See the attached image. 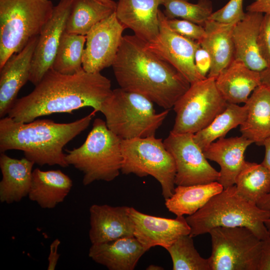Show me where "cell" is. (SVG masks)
Returning a JSON list of instances; mask_svg holds the SVG:
<instances>
[{
    "mask_svg": "<svg viewBox=\"0 0 270 270\" xmlns=\"http://www.w3.org/2000/svg\"><path fill=\"white\" fill-rule=\"evenodd\" d=\"M112 67L120 88L140 94L164 110L173 108L190 85L135 35L123 36Z\"/></svg>",
    "mask_w": 270,
    "mask_h": 270,
    "instance_id": "2",
    "label": "cell"
},
{
    "mask_svg": "<svg viewBox=\"0 0 270 270\" xmlns=\"http://www.w3.org/2000/svg\"><path fill=\"white\" fill-rule=\"evenodd\" d=\"M115 10L98 0H72L65 32L86 36L95 24L110 16Z\"/></svg>",
    "mask_w": 270,
    "mask_h": 270,
    "instance_id": "28",
    "label": "cell"
},
{
    "mask_svg": "<svg viewBox=\"0 0 270 270\" xmlns=\"http://www.w3.org/2000/svg\"><path fill=\"white\" fill-rule=\"evenodd\" d=\"M246 118L240 126L242 136L258 146L270 136V89L261 84L245 103Z\"/></svg>",
    "mask_w": 270,
    "mask_h": 270,
    "instance_id": "25",
    "label": "cell"
},
{
    "mask_svg": "<svg viewBox=\"0 0 270 270\" xmlns=\"http://www.w3.org/2000/svg\"><path fill=\"white\" fill-rule=\"evenodd\" d=\"M101 2L111 6L114 8H116V3L112 0H98Z\"/></svg>",
    "mask_w": 270,
    "mask_h": 270,
    "instance_id": "44",
    "label": "cell"
},
{
    "mask_svg": "<svg viewBox=\"0 0 270 270\" xmlns=\"http://www.w3.org/2000/svg\"><path fill=\"white\" fill-rule=\"evenodd\" d=\"M246 114L244 106L228 103L225 110L205 128L194 134L196 143L202 150L216 139L224 138L231 130L240 126Z\"/></svg>",
    "mask_w": 270,
    "mask_h": 270,
    "instance_id": "30",
    "label": "cell"
},
{
    "mask_svg": "<svg viewBox=\"0 0 270 270\" xmlns=\"http://www.w3.org/2000/svg\"><path fill=\"white\" fill-rule=\"evenodd\" d=\"M190 234L178 238L166 250L172 262L173 270H210L208 258H202Z\"/></svg>",
    "mask_w": 270,
    "mask_h": 270,
    "instance_id": "32",
    "label": "cell"
},
{
    "mask_svg": "<svg viewBox=\"0 0 270 270\" xmlns=\"http://www.w3.org/2000/svg\"><path fill=\"white\" fill-rule=\"evenodd\" d=\"M165 8L164 14L168 18H181L204 26L212 12L210 0H199L197 4L188 0H161Z\"/></svg>",
    "mask_w": 270,
    "mask_h": 270,
    "instance_id": "33",
    "label": "cell"
},
{
    "mask_svg": "<svg viewBox=\"0 0 270 270\" xmlns=\"http://www.w3.org/2000/svg\"><path fill=\"white\" fill-rule=\"evenodd\" d=\"M126 28L118 20L115 12L95 24L86 34L82 64L84 71L100 72L112 66Z\"/></svg>",
    "mask_w": 270,
    "mask_h": 270,
    "instance_id": "13",
    "label": "cell"
},
{
    "mask_svg": "<svg viewBox=\"0 0 270 270\" xmlns=\"http://www.w3.org/2000/svg\"><path fill=\"white\" fill-rule=\"evenodd\" d=\"M234 184L242 197L256 205L262 197L270 192V171L262 163L246 160Z\"/></svg>",
    "mask_w": 270,
    "mask_h": 270,
    "instance_id": "29",
    "label": "cell"
},
{
    "mask_svg": "<svg viewBox=\"0 0 270 270\" xmlns=\"http://www.w3.org/2000/svg\"><path fill=\"white\" fill-rule=\"evenodd\" d=\"M253 142L241 136L222 138L203 150L206 158L219 164L220 170L218 182L224 188L234 185L236 178L244 160V152Z\"/></svg>",
    "mask_w": 270,
    "mask_h": 270,
    "instance_id": "19",
    "label": "cell"
},
{
    "mask_svg": "<svg viewBox=\"0 0 270 270\" xmlns=\"http://www.w3.org/2000/svg\"><path fill=\"white\" fill-rule=\"evenodd\" d=\"M227 104L214 78L192 83L173 107L176 116L171 132L194 134L206 127Z\"/></svg>",
    "mask_w": 270,
    "mask_h": 270,
    "instance_id": "10",
    "label": "cell"
},
{
    "mask_svg": "<svg viewBox=\"0 0 270 270\" xmlns=\"http://www.w3.org/2000/svg\"><path fill=\"white\" fill-rule=\"evenodd\" d=\"M258 270H270V235L262 240V248Z\"/></svg>",
    "mask_w": 270,
    "mask_h": 270,
    "instance_id": "38",
    "label": "cell"
},
{
    "mask_svg": "<svg viewBox=\"0 0 270 270\" xmlns=\"http://www.w3.org/2000/svg\"><path fill=\"white\" fill-rule=\"evenodd\" d=\"M146 252L134 236H130L92 244L88 256L110 270H133Z\"/></svg>",
    "mask_w": 270,
    "mask_h": 270,
    "instance_id": "20",
    "label": "cell"
},
{
    "mask_svg": "<svg viewBox=\"0 0 270 270\" xmlns=\"http://www.w3.org/2000/svg\"><path fill=\"white\" fill-rule=\"evenodd\" d=\"M244 0H230L222 8L214 12L208 20L224 24H236L244 16Z\"/></svg>",
    "mask_w": 270,
    "mask_h": 270,
    "instance_id": "34",
    "label": "cell"
},
{
    "mask_svg": "<svg viewBox=\"0 0 270 270\" xmlns=\"http://www.w3.org/2000/svg\"><path fill=\"white\" fill-rule=\"evenodd\" d=\"M247 12L270 14V0H254L246 8Z\"/></svg>",
    "mask_w": 270,
    "mask_h": 270,
    "instance_id": "40",
    "label": "cell"
},
{
    "mask_svg": "<svg viewBox=\"0 0 270 270\" xmlns=\"http://www.w3.org/2000/svg\"><path fill=\"white\" fill-rule=\"evenodd\" d=\"M162 268L158 266H156L154 265H150L147 268V270H162V268Z\"/></svg>",
    "mask_w": 270,
    "mask_h": 270,
    "instance_id": "45",
    "label": "cell"
},
{
    "mask_svg": "<svg viewBox=\"0 0 270 270\" xmlns=\"http://www.w3.org/2000/svg\"><path fill=\"white\" fill-rule=\"evenodd\" d=\"M209 234L210 270H258L262 240L244 226H218Z\"/></svg>",
    "mask_w": 270,
    "mask_h": 270,
    "instance_id": "9",
    "label": "cell"
},
{
    "mask_svg": "<svg viewBox=\"0 0 270 270\" xmlns=\"http://www.w3.org/2000/svg\"><path fill=\"white\" fill-rule=\"evenodd\" d=\"M161 0H118L116 18L144 42L154 40L159 33L158 6Z\"/></svg>",
    "mask_w": 270,
    "mask_h": 270,
    "instance_id": "18",
    "label": "cell"
},
{
    "mask_svg": "<svg viewBox=\"0 0 270 270\" xmlns=\"http://www.w3.org/2000/svg\"><path fill=\"white\" fill-rule=\"evenodd\" d=\"M86 36L64 32L52 68L64 74H74L82 70V59Z\"/></svg>",
    "mask_w": 270,
    "mask_h": 270,
    "instance_id": "31",
    "label": "cell"
},
{
    "mask_svg": "<svg viewBox=\"0 0 270 270\" xmlns=\"http://www.w3.org/2000/svg\"><path fill=\"white\" fill-rule=\"evenodd\" d=\"M194 64L198 72L204 77H207L212 66V58L208 52L200 44L195 52Z\"/></svg>",
    "mask_w": 270,
    "mask_h": 270,
    "instance_id": "37",
    "label": "cell"
},
{
    "mask_svg": "<svg viewBox=\"0 0 270 270\" xmlns=\"http://www.w3.org/2000/svg\"><path fill=\"white\" fill-rule=\"evenodd\" d=\"M256 206L262 210L270 211V192L262 197L257 202ZM265 225L270 234V218L266 220Z\"/></svg>",
    "mask_w": 270,
    "mask_h": 270,
    "instance_id": "41",
    "label": "cell"
},
{
    "mask_svg": "<svg viewBox=\"0 0 270 270\" xmlns=\"http://www.w3.org/2000/svg\"><path fill=\"white\" fill-rule=\"evenodd\" d=\"M38 37L32 38L19 52L0 68V116L8 114L20 89L29 80L31 63Z\"/></svg>",
    "mask_w": 270,
    "mask_h": 270,
    "instance_id": "16",
    "label": "cell"
},
{
    "mask_svg": "<svg viewBox=\"0 0 270 270\" xmlns=\"http://www.w3.org/2000/svg\"><path fill=\"white\" fill-rule=\"evenodd\" d=\"M128 212L134 223V236L146 252L158 246L166 249L182 236L190 234V228L184 216L158 217L132 207H128Z\"/></svg>",
    "mask_w": 270,
    "mask_h": 270,
    "instance_id": "15",
    "label": "cell"
},
{
    "mask_svg": "<svg viewBox=\"0 0 270 270\" xmlns=\"http://www.w3.org/2000/svg\"><path fill=\"white\" fill-rule=\"evenodd\" d=\"M264 14L247 12L236 22L232 30L234 59L242 62L250 69L260 72L268 64L260 53L258 38Z\"/></svg>",
    "mask_w": 270,
    "mask_h": 270,
    "instance_id": "21",
    "label": "cell"
},
{
    "mask_svg": "<svg viewBox=\"0 0 270 270\" xmlns=\"http://www.w3.org/2000/svg\"><path fill=\"white\" fill-rule=\"evenodd\" d=\"M166 20L172 30L186 38L200 42L206 36L204 27L190 21L167 18Z\"/></svg>",
    "mask_w": 270,
    "mask_h": 270,
    "instance_id": "35",
    "label": "cell"
},
{
    "mask_svg": "<svg viewBox=\"0 0 270 270\" xmlns=\"http://www.w3.org/2000/svg\"><path fill=\"white\" fill-rule=\"evenodd\" d=\"M34 163L26 158H12L4 152L0 156L2 178L0 182V201L10 204L28 196Z\"/></svg>",
    "mask_w": 270,
    "mask_h": 270,
    "instance_id": "23",
    "label": "cell"
},
{
    "mask_svg": "<svg viewBox=\"0 0 270 270\" xmlns=\"http://www.w3.org/2000/svg\"><path fill=\"white\" fill-rule=\"evenodd\" d=\"M235 24H224L208 20L204 27L206 36L200 45L210 54L212 66L207 76L216 79L234 59L232 30Z\"/></svg>",
    "mask_w": 270,
    "mask_h": 270,
    "instance_id": "24",
    "label": "cell"
},
{
    "mask_svg": "<svg viewBox=\"0 0 270 270\" xmlns=\"http://www.w3.org/2000/svg\"><path fill=\"white\" fill-rule=\"evenodd\" d=\"M258 44L260 56L268 64H270V14H266L261 22Z\"/></svg>",
    "mask_w": 270,
    "mask_h": 270,
    "instance_id": "36",
    "label": "cell"
},
{
    "mask_svg": "<svg viewBox=\"0 0 270 270\" xmlns=\"http://www.w3.org/2000/svg\"><path fill=\"white\" fill-rule=\"evenodd\" d=\"M262 84L270 89V64L260 72Z\"/></svg>",
    "mask_w": 270,
    "mask_h": 270,
    "instance_id": "43",
    "label": "cell"
},
{
    "mask_svg": "<svg viewBox=\"0 0 270 270\" xmlns=\"http://www.w3.org/2000/svg\"><path fill=\"white\" fill-rule=\"evenodd\" d=\"M164 143L175 162L176 185L206 184L218 180L219 172L208 163L202 150L194 142V134L170 131Z\"/></svg>",
    "mask_w": 270,
    "mask_h": 270,
    "instance_id": "11",
    "label": "cell"
},
{
    "mask_svg": "<svg viewBox=\"0 0 270 270\" xmlns=\"http://www.w3.org/2000/svg\"><path fill=\"white\" fill-rule=\"evenodd\" d=\"M216 88L228 103H246L254 90L262 84L260 72L234 59L215 79Z\"/></svg>",
    "mask_w": 270,
    "mask_h": 270,
    "instance_id": "22",
    "label": "cell"
},
{
    "mask_svg": "<svg viewBox=\"0 0 270 270\" xmlns=\"http://www.w3.org/2000/svg\"><path fill=\"white\" fill-rule=\"evenodd\" d=\"M96 112L69 123L48 120L16 122L8 116L0 120V151H22L28 160L40 166L69 165L64 147L89 126Z\"/></svg>",
    "mask_w": 270,
    "mask_h": 270,
    "instance_id": "3",
    "label": "cell"
},
{
    "mask_svg": "<svg viewBox=\"0 0 270 270\" xmlns=\"http://www.w3.org/2000/svg\"><path fill=\"white\" fill-rule=\"evenodd\" d=\"M72 186L70 178L60 170L32 171L29 199L42 208H53L62 202Z\"/></svg>",
    "mask_w": 270,
    "mask_h": 270,
    "instance_id": "26",
    "label": "cell"
},
{
    "mask_svg": "<svg viewBox=\"0 0 270 270\" xmlns=\"http://www.w3.org/2000/svg\"><path fill=\"white\" fill-rule=\"evenodd\" d=\"M269 218L270 211L246 200L238 194L234 184L224 188L186 218L192 237L209 233L218 226H244L264 240L270 235L265 225Z\"/></svg>",
    "mask_w": 270,
    "mask_h": 270,
    "instance_id": "4",
    "label": "cell"
},
{
    "mask_svg": "<svg viewBox=\"0 0 270 270\" xmlns=\"http://www.w3.org/2000/svg\"><path fill=\"white\" fill-rule=\"evenodd\" d=\"M121 142L106 121L96 118L85 142L78 148L68 150L66 160L83 173L84 186L96 180L111 182L121 172Z\"/></svg>",
    "mask_w": 270,
    "mask_h": 270,
    "instance_id": "5",
    "label": "cell"
},
{
    "mask_svg": "<svg viewBox=\"0 0 270 270\" xmlns=\"http://www.w3.org/2000/svg\"><path fill=\"white\" fill-rule=\"evenodd\" d=\"M128 206L94 204L90 211L89 238L92 244L134 236V223Z\"/></svg>",
    "mask_w": 270,
    "mask_h": 270,
    "instance_id": "17",
    "label": "cell"
},
{
    "mask_svg": "<svg viewBox=\"0 0 270 270\" xmlns=\"http://www.w3.org/2000/svg\"><path fill=\"white\" fill-rule=\"evenodd\" d=\"M121 146L123 174L152 176L160 184L165 200L173 194L176 185L175 162L162 138L152 136L122 140Z\"/></svg>",
    "mask_w": 270,
    "mask_h": 270,
    "instance_id": "8",
    "label": "cell"
},
{
    "mask_svg": "<svg viewBox=\"0 0 270 270\" xmlns=\"http://www.w3.org/2000/svg\"><path fill=\"white\" fill-rule=\"evenodd\" d=\"M265 154L262 164L270 171V136L264 142Z\"/></svg>",
    "mask_w": 270,
    "mask_h": 270,
    "instance_id": "42",
    "label": "cell"
},
{
    "mask_svg": "<svg viewBox=\"0 0 270 270\" xmlns=\"http://www.w3.org/2000/svg\"><path fill=\"white\" fill-rule=\"evenodd\" d=\"M60 244L58 239L54 240L50 245V254L48 256V270H54L60 254L58 253V248Z\"/></svg>",
    "mask_w": 270,
    "mask_h": 270,
    "instance_id": "39",
    "label": "cell"
},
{
    "mask_svg": "<svg viewBox=\"0 0 270 270\" xmlns=\"http://www.w3.org/2000/svg\"><path fill=\"white\" fill-rule=\"evenodd\" d=\"M159 33L153 40L144 42L146 47L175 68L190 84L204 80L194 64V54L200 44L172 30L166 16L158 12Z\"/></svg>",
    "mask_w": 270,
    "mask_h": 270,
    "instance_id": "12",
    "label": "cell"
},
{
    "mask_svg": "<svg viewBox=\"0 0 270 270\" xmlns=\"http://www.w3.org/2000/svg\"><path fill=\"white\" fill-rule=\"evenodd\" d=\"M72 0H60L38 36L34 52L29 80L34 86L52 68L61 38L65 31Z\"/></svg>",
    "mask_w": 270,
    "mask_h": 270,
    "instance_id": "14",
    "label": "cell"
},
{
    "mask_svg": "<svg viewBox=\"0 0 270 270\" xmlns=\"http://www.w3.org/2000/svg\"><path fill=\"white\" fill-rule=\"evenodd\" d=\"M54 6L50 0H0V68L39 36Z\"/></svg>",
    "mask_w": 270,
    "mask_h": 270,
    "instance_id": "7",
    "label": "cell"
},
{
    "mask_svg": "<svg viewBox=\"0 0 270 270\" xmlns=\"http://www.w3.org/2000/svg\"><path fill=\"white\" fill-rule=\"evenodd\" d=\"M169 110L157 113L148 98L120 88L112 90L100 112L111 131L122 140H128L155 136Z\"/></svg>",
    "mask_w": 270,
    "mask_h": 270,
    "instance_id": "6",
    "label": "cell"
},
{
    "mask_svg": "<svg viewBox=\"0 0 270 270\" xmlns=\"http://www.w3.org/2000/svg\"><path fill=\"white\" fill-rule=\"evenodd\" d=\"M224 190L218 181L206 184L177 186L173 194L165 200L167 209L176 216L193 214Z\"/></svg>",
    "mask_w": 270,
    "mask_h": 270,
    "instance_id": "27",
    "label": "cell"
},
{
    "mask_svg": "<svg viewBox=\"0 0 270 270\" xmlns=\"http://www.w3.org/2000/svg\"><path fill=\"white\" fill-rule=\"evenodd\" d=\"M110 80L100 72L82 70L68 75L50 68L34 90L17 98L8 116L16 122H30L54 113H72L85 107L100 112L112 94Z\"/></svg>",
    "mask_w": 270,
    "mask_h": 270,
    "instance_id": "1",
    "label": "cell"
}]
</instances>
